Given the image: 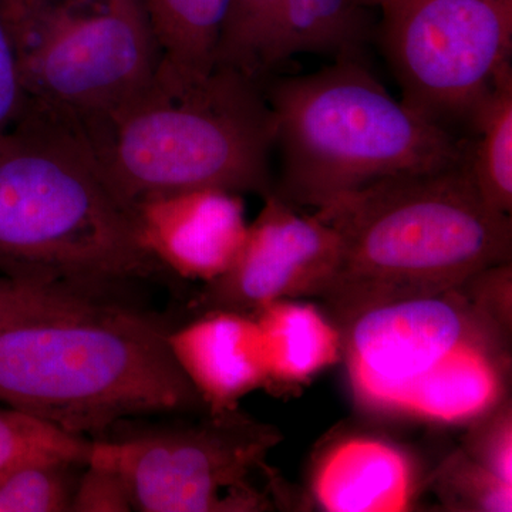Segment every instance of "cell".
<instances>
[{
    "instance_id": "obj_1",
    "label": "cell",
    "mask_w": 512,
    "mask_h": 512,
    "mask_svg": "<svg viewBox=\"0 0 512 512\" xmlns=\"http://www.w3.org/2000/svg\"><path fill=\"white\" fill-rule=\"evenodd\" d=\"M0 275L103 299L174 276L73 124L32 106L0 138Z\"/></svg>"
},
{
    "instance_id": "obj_2",
    "label": "cell",
    "mask_w": 512,
    "mask_h": 512,
    "mask_svg": "<svg viewBox=\"0 0 512 512\" xmlns=\"http://www.w3.org/2000/svg\"><path fill=\"white\" fill-rule=\"evenodd\" d=\"M70 123L131 210L188 191L274 192V111L259 80L229 67L194 80L160 63L126 103Z\"/></svg>"
},
{
    "instance_id": "obj_3",
    "label": "cell",
    "mask_w": 512,
    "mask_h": 512,
    "mask_svg": "<svg viewBox=\"0 0 512 512\" xmlns=\"http://www.w3.org/2000/svg\"><path fill=\"white\" fill-rule=\"evenodd\" d=\"M163 323L119 301L0 332V403L99 439L130 417L198 412Z\"/></svg>"
},
{
    "instance_id": "obj_4",
    "label": "cell",
    "mask_w": 512,
    "mask_h": 512,
    "mask_svg": "<svg viewBox=\"0 0 512 512\" xmlns=\"http://www.w3.org/2000/svg\"><path fill=\"white\" fill-rule=\"evenodd\" d=\"M329 316L350 392L370 416L466 427L511 394L512 329L466 282Z\"/></svg>"
},
{
    "instance_id": "obj_5",
    "label": "cell",
    "mask_w": 512,
    "mask_h": 512,
    "mask_svg": "<svg viewBox=\"0 0 512 512\" xmlns=\"http://www.w3.org/2000/svg\"><path fill=\"white\" fill-rule=\"evenodd\" d=\"M315 214L340 242L338 271L320 298L329 313L446 291L511 261V215L481 197L468 160L377 181Z\"/></svg>"
},
{
    "instance_id": "obj_6",
    "label": "cell",
    "mask_w": 512,
    "mask_h": 512,
    "mask_svg": "<svg viewBox=\"0 0 512 512\" xmlns=\"http://www.w3.org/2000/svg\"><path fill=\"white\" fill-rule=\"evenodd\" d=\"M264 92L281 158L274 194L292 207L316 211L377 181L468 160V138L394 99L357 59L278 77Z\"/></svg>"
},
{
    "instance_id": "obj_7",
    "label": "cell",
    "mask_w": 512,
    "mask_h": 512,
    "mask_svg": "<svg viewBox=\"0 0 512 512\" xmlns=\"http://www.w3.org/2000/svg\"><path fill=\"white\" fill-rule=\"evenodd\" d=\"M26 106L69 121L116 109L156 76L161 55L141 0L94 9L42 3L9 20Z\"/></svg>"
},
{
    "instance_id": "obj_8",
    "label": "cell",
    "mask_w": 512,
    "mask_h": 512,
    "mask_svg": "<svg viewBox=\"0 0 512 512\" xmlns=\"http://www.w3.org/2000/svg\"><path fill=\"white\" fill-rule=\"evenodd\" d=\"M96 440L123 474L136 511L262 512L281 504L254 483L256 474L274 473L268 456L281 433L239 407Z\"/></svg>"
},
{
    "instance_id": "obj_9",
    "label": "cell",
    "mask_w": 512,
    "mask_h": 512,
    "mask_svg": "<svg viewBox=\"0 0 512 512\" xmlns=\"http://www.w3.org/2000/svg\"><path fill=\"white\" fill-rule=\"evenodd\" d=\"M380 9L403 103L447 130L470 126L511 64L512 0H394Z\"/></svg>"
},
{
    "instance_id": "obj_10",
    "label": "cell",
    "mask_w": 512,
    "mask_h": 512,
    "mask_svg": "<svg viewBox=\"0 0 512 512\" xmlns=\"http://www.w3.org/2000/svg\"><path fill=\"white\" fill-rule=\"evenodd\" d=\"M248 224L244 242L221 276L202 284L191 311L252 313L279 299L322 298L339 266L338 232L301 214L274 192Z\"/></svg>"
},
{
    "instance_id": "obj_11",
    "label": "cell",
    "mask_w": 512,
    "mask_h": 512,
    "mask_svg": "<svg viewBox=\"0 0 512 512\" xmlns=\"http://www.w3.org/2000/svg\"><path fill=\"white\" fill-rule=\"evenodd\" d=\"M133 210L147 251L174 276L202 284L227 271L248 229L241 195L228 191L181 192Z\"/></svg>"
},
{
    "instance_id": "obj_12",
    "label": "cell",
    "mask_w": 512,
    "mask_h": 512,
    "mask_svg": "<svg viewBox=\"0 0 512 512\" xmlns=\"http://www.w3.org/2000/svg\"><path fill=\"white\" fill-rule=\"evenodd\" d=\"M424 484L419 461L396 441L342 433L319 448L309 488L328 512H403L416 507Z\"/></svg>"
},
{
    "instance_id": "obj_13",
    "label": "cell",
    "mask_w": 512,
    "mask_h": 512,
    "mask_svg": "<svg viewBox=\"0 0 512 512\" xmlns=\"http://www.w3.org/2000/svg\"><path fill=\"white\" fill-rule=\"evenodd\" d=\"M168 348L208 413L238 409L249 393L265 389L266 365L254 316L207 311L168 333Z\"/></svg>"
},
{
    "instance_id": "obj_14",
    "label": "cell",
    "mask_w": 512,
    "mask_h": 512,
    "mask_svg": "<svg viewBox=\"0 0 512 512\" xmlns=\"http://www.w3.org/2000/svg\"><path fill=\"white\" fill-rule=\"evenodd\" d=\"M264 346L266 387L302 389L342 360V336L329 313L301 299H279L252 313Z\"/></svg>"
},
{
    "instance_id": "obj_15",
    "label": "cell",
    "mask_w": 512,
    "mask_h": 512,
    "mask_svg": "<svg viewBox=\"0 0 512 512\" xmlns=\"http://www.w3.org/2000/svg\"><path fill=\"white\" fill-rule=\"evenodd\" d=\"M366 8L362 0H282L266 74L301 53L359 60L369 33Z\"/></svg>"
},
{
    "instance_id": "obj_16",
    "label": "cell",
    "mask_w": 512,
    "mask_h": 512,
    "mask_svg": "<svg viewBox=\"0 0 512 512\" xmlns=\"http://www.w3.org/2000/svg\"><path fill=\"white\" fill-rule=\"evenodd\" d=\"M160 50L161 64L184 79H202L217 67L231 0H141Z\"/></svg>"
},
{
    "instance_id": "obj_17",
    "label": "cell",
    "mask_w": 512,
    "mask_h": 512,
    "mask_svg": "<svg viewBox=\"0 0 512 512\" xmlns=\"http://www.w3.org/2000/svg\"><path fill=\"white\" fill-rule=\"evenodd\" d=\"M468 167L494 210L512 211V67L505 66L470 123Z\"/></svg>"
},
{
    "instance_id": "obj_18",
    "label": "cell",
    "mask_w": 512,
    "mask_h": 512,
    "mask_svg": "<svg viewBox=\"0 0 512 512\" xmlns=\"http://www.w3.org/2000/svg\"><path fill=\"white\" fill-rule=\"evenodd\" d=\"M86 464L60 456L26 458L0 470V512L70 511L76 470Z\"/></svg>"
},
{
    "instance_id": "obj_19",
    "label": "cell",
    "mask_w": 512,
    "mask_h": 512,
    "mask_svg": "<svg viewBox=\"0 0 512 512\" xmlns=\"http://www.w3.org/2000/svg\"><path fill=\"white\" fill-rule=\"evenodd\" d=\"M281 5L282 0H231L217 66L261 82Z\"/></svg>"
},
{
    "instance_id": "obj_20",
    "label": "cell",
    "mask_w": 512,
    "mask_h": 512,
    "mask_svg": "<svg viewBox=\"0 0 512 512\" xmlns=\"http://www.w3.org/2000/svg\"><path fill=\"white\" fill-rule=\"evenodd\" d=\"M429 483L448 511H512V483L495 476L461 448L440 464Z\"/></svg>"
},
{
    "instance_id": "obj_21",
    "label": "cell",
    "mask_w": 512,
    "mask_h": 512,
    "mask_svg": "<svg viewBox=\"0 0 512 512\" xmlns=\"http://www.w3.org/2000/svg\"><path fill=\"white\" fill-rule=\"evenodd\" d=\"M93 440L67 433L15 409H0V470L37 456H60L87 464Z\"/></svg>"
},
{
    "instance_id": "obj_22",
    "label": "cell",
    "mask_w": 512,
    "mask_h": 512,
    "mask_svg": "<svg viewBox=\"0 0 512 512\" xmlns=\"http://www.w3.org/2000/svg\"><path fill=\"white\" fill-rule=\"evenodd\" d=\"M103 301L111 299L57 286L28 284L0 275V332L28 320L82 311Z\"/></svg>"
},
{
    "instance_id": "obj_23",
    "label": "cell",
    "mask_w": 512,
    "mask_h": 512,
    "mask_svg": "<svg viewBox=\"0 0 512 512\" xmlns=\"http://www.w3.org/2000/svg\"><path fill=\"white\" fill-rule=\"evenodd\" d=\"M461 450L501 480L512 483L511 394L467 424Z\"/></svg>"
},
{
    "instance_id": "obj_24",
    "label": "cell",
    "mask_w": 512,
    "mask_h": 512,
    "mask_svg": "<svg viewBox=\"0 0 512 512\" xmlns=\"http://www.w3.org/2000/svg\"><path fill=\"white\" fill-rule=\"evenodd\" d=\"M83 474L74 488L73 512L134 511L126 480L116 464L101 451L93 440L92 454L83 467Z\"/></svg>"
},
{
    "instance_id": "obj_25",
    "label": "cell",
    "mask_w": 512,
    "mask_h": 512,
    "mask_svg": "<svg viewBox=\"0 0 512 512\" xmlns=\"http://www.w3.org/2000/svg\"><path fill=\"white\" fill-rule=\"evenodd\" d=\"M26 103L15 39L0 9V138L16 126Z\"/></svg>"
},
{
    "instance_id": "obj_26",
    "label": "cell",
    "mask_w": 512,
    "mask_h": 512,
    "mask_svg": "<svg viewBox=\"0 0 512 512\" xmlns=\"http://www.w3.org/2000/svg\"><path fill=\"white\" fill-rule=\"evenodd\" d=\"M49 2V0H9L8 5L2 9L3 15L6 20H12L28 12V10L42 5V3ZM97 0H70V3H94Z\"/></svg>"
},
{
    "instance_id": "obj_27",
    "label": "cell",
    "mask_w": 512,
    "mask_h": 512,
    "mask_svg": "<svg viewBox=\"0 0 512 512\" xmlns=\"http://www.w3.org/2000/svg\"><path fill=\"white\" fill-rule=\"evenodd\" d=\"M363 3L369 8V6H379V8H383V6L389 5V3L394 2V0H362Z\"/></svg>"
},
{
    "instance_id": "obj_28",
    "label": "cell",
    "mask_w": 512,
    "mask_h": 512,
    "mask_svg": "<svg viewBox=\"0 0 512 512\" xmlns=\"http://www.w3.org/2000/svg\"><path fill=\"white\" fill-rule=\"evenodd\" d=\"M9 0H0V9L5 8L8 5Z\"/></svg>"
}]
</instances>
